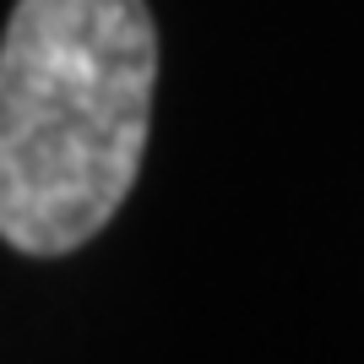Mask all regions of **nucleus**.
Returning a JSON list of instances; mask_svg holds the SVG:
<instances>
[{"label": "nucleus", "instance_id": "obj_1", "mask_svg": "<svg viewBox=\"0 0 364 364\" xmlns=\"http://www.w3.org/2000/svg\"><path fill=\"white\" fill-rule=\"evenodd\" d=\"M158 92L147 0H16L0 38V240L65 256L141 174Z\"/></svg>", "mask_w": 364, "mask_h": 364}]
</instances>
